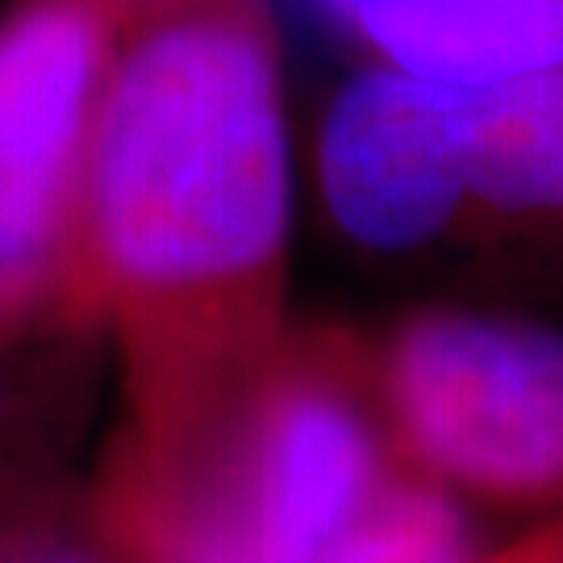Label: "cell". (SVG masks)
<instances>
[{
  "label": "cell",
  "mask_w": 563,
  "mask_h": 563,
  "mask_svg": "<svg viewBox=\"0 0 563 563\" xmlns=\"http://www.w3.org/2000/svg\"><path fill=\"white\" fill-rule=\"evenodd\" d=\"M472 526L451 488L405 467L384 472L322 563H481Z\"/></svg>",
  "instance_id": "8"
},
{
  "label": "cell",
  "mask_w": 563,
  "mask_h": 563,
  "mask_svg": "<svg viewBox=\"0 0 563 563\" xmlns=\"http://www.w3.org/2000/svg\"><path fill=\"white\" fill-rule=\"evenodd\" d=\"M393 455L451 493L563 514V334L426 309L372 351Z\"/></svg>",
  "instance_id": "3"
},
{
  "label": "cell",
  "mask_w": 563,
  "mask_h": 563,
  "mask_svg": "<svg viewBox=\"0 0 563 563\" xmlns=\"http://www.w3.org/2000/svg\"><path fill=\"white\" fill-rule=\"evenodd\" d=\"M18 563H118V560L92 534V539H51V543L34 547L30 555H21Z\"/></svg>",
  "instance_id": "10"
},
{
  "label": "cell",
  "mask_w": 563,
  "mask_h": 563,
  "mask_svg": "<svg viewBox=\"0 0 563 563\" xmlns=\"http://www.w3.org/2000/svg\"><path fill=\"white\" fill-rule=\"evenodd\" d=\"M118 21L130 30V25H139V21L155 18V13H167V9H180V4H192V0H104Z\"/></svg>",
  "instance_id": "11"
},
{
  "label": "cell",
  "mask_w": 563,
  "mask_h": 563,
  "mask_svg": "<svg viewBox=\"0 0 563 563\" xmlns=\"http://www.w3.org/2000/svg\"><path fill=\"white\" fill-rule=\"evenodd\" d=\"M472 218L563 213V63L493 84H451Z\"/></svg>",
  "instance_id": "7"
},
{
  "label": "cell",
  "mask_w": 563,
  "mask_h": 563,
  "mask_svg": "<svg viewBox=\"0 0 563 563\" xmlns=\"http://www.w3.org/2000/svg\"><path fill=\"white\" fill-rule=\"evenodd\" d=\"M288 218L263 0H192L130 25L84 155L67 288L118 325L134 439L213 422L276 355Z\"/></svg>",
  "instance_id": "1"
},
{
  "label": "cell",
  "mask_w": 563,
  "mask_h": 563,
  "mask_svg": "<svg viewBox=\"0 0 563 563\" xmlns=\"http://www.w3.org/2000/svg\"><path fill=\"white\" fill-rule=\"evenodd\" d=\"M318 172L334 222L376 251H413L472 218L451 84L393 67L351 80L330 104Z\"/></svg>",
  "instance_id": "5"
},
{
  "label": "cell",
  "mask_w": 563,
  "mask_h": 563,
  "mask_svg": "<svg viewBox=\"0 0 563 563\" xmlns=\"http://www.w3.org/2000/svg\"><path fill=\"white\" fill-rule=\"evenodd\" d=\"M393 463L372 346L313 325L213 422L172 443L130 434L97 539L118 563H322Z\"/></svg>",
  "instance_id": "2"
},
{
  "label": "cell",
  "mask_w": 563,
  "mask_h": 563,
  "mask_svg": "<svg viewBox=\"0 0 563 563\" xmlns=\"http://www.w3.org/2000/svg\"><path fill=\"white\" fill-rule=\"evenodd\" d=\"M384 67L493 84L563 63V0H322Z\"/></svg>",
  "instance_id": "6"
},
{
  "label": "cell",
  "mask_w": 563,
  "mask_h": 563,
  "mask_svg": "<svg viewBox=\"0 0 563 563\" xmlns=\"http://www.w3.org/2000/svg\"><path fill=\"white\" fill-rule=\"evenodd\" d=\"M481 563H563V514H555L543 526H534L530 534H522L518 543H509L505 551L484 555Z\"/></svg>",
  "instance_id": "9"
},
{
  "label": "cell",
  "mask_w": 563,
  "mask_h": 563,
  "mask_svg": "<svg viewBox=\"0 0 563 563\" xmlns=\"http://www.w3.org/2000/svg\"><path fill=\"white\" fill-rule=\"evenodd\" d=\"M125 25L104 0L0 18V309L67 284L92 121Z\"/></svg>",
  "instance_id": "4"
}]
</instances>
